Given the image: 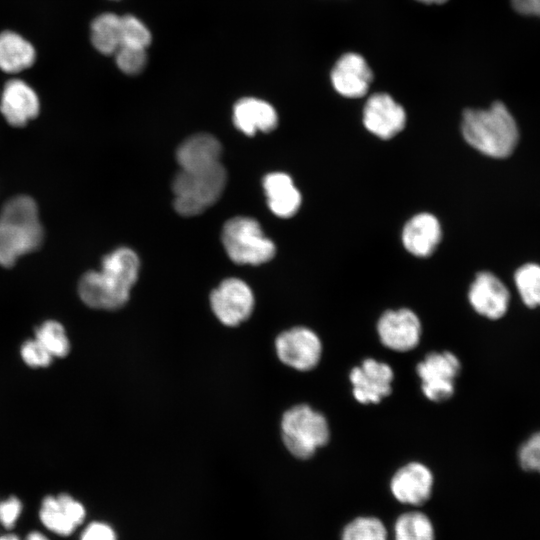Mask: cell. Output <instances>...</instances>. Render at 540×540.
Here are the masks:
<instances>
[{
  "instance_id": "10",
  "label": "cell",
  "mask_w": 540,
  "mask_h": 540,
  "mask_svg": "<svg viewBox=\"0 0 540 540\" xmlns=\"http://www.w3.org/2000/svg\"><path fill=\"white\" fill-rule=\"evenodd\" d=\"M377 331L384 346L405 352L418 345L421 324L417 315L407 308L389 310L379 318Z\"/></svg>"
},
{
  "instance_id": "27",
  "label": "cell",
  "mask_w": 540,
  "mask_h": 540,
  "mask_svg": "<svg viewBox=\"0 0 540 540\" xmlns=\"http://www.w3.org/2000/svg\"><path fill=\"white\" fill-rule=\"evenodd\" d=\"M38 340L53 357H65L70 343L64 327L57 321L48 320L35 331Z\"/></svg>"
},
{
  "instance_id": "31",
  "label": "cell",
  "mask_w": 540,
  "mask_h": 540,
  "mask_svg": "<svg viewBox=\"0 0 540 540\" xmlns=\"http://www.w3.org/2000/svg\"><path fill=\"white\" fill-rule=\"evenodd\" d=\"M519 462L524 470L540 473V432L535 433L521 446Z\"/></svg>"
},
{
  "instance_id": "6",
  "label": "cell",
  "mask_w": 540,
  "mask_h": 540,
  "mask_svg": "<svg viewBox=\"0 0 540 540\" xmlns=\"http://www.w3.org/2000/svg\"><path fill=\"white\" fill-rule=\"evenodd\" d=\"M222 243L229 258L237 264L260 265L271 260L276 251L259 223L250 217L228 220L223 226Z\"/></svg>"
},
{
  "instance_id": "18",
  "label": "cell",
  "mask_w": 540,
  "mask_h": 540,
  "mask_svg": "<svg viewBox=\"0 0 540 540\" xmlns=\"http://www.w3.org/2000/svg\"><path fill=\"white\" fill-rule=\"evenodd\" d=\"M442 231L438 219L430 213L413 216L404 226L402 243L414 256L428 257L441 241Z\"/></svg>"
},
{
  "instance_id": "5",
  "label": "cell",
  "mask_w": 540,
  "mask_h": 540,
  "mask_svg": "<svg viewBox=\"0 0 540 540\" xmlns=\"http://www.w3.org/2000/svg\"><path fill=\"white\" fill-rule=\"evenodd\" d=\"M281 434L287 450L295 457L307 459L329 440L326 418L306 404L288 409L282 416Z\"/></svg>"
},
{
  "instance_id": "22",
  "label": "cell",
  "mask_w": 540,
  "mask_h": 540,
  "mask_svg": "<svg viewBox=\"0 0 540 540\" xmlns=\"http://www.w3.org/2000/svg\"><path fill=\"white\" fill-rule=\"evenodd\" d=\"M34 47L22 36L12 31L0 33V69L17 73L33 65Z\"/></svg>"
},
{
  "instance_id": "14",
  "label": "cell",
  "mask_w": 540,
  "mask_h": 540,
  "mask_svg": "<svg viewBox=\"0 0 540 540\" xmlns=\"http://www.w3.org/2000/svg\"><path fill=\"white\" fill-rule=\"evenodd\" d=\"M468 298L477 313L489 319H498L507 311L510 294L500 279L484 271L476 275Z\"/></svg>"
},
{
  "instance_id": "35",
  "label": "cell",
  "mask_w": 540,
  "mask_h": 540,
  "mask_svg": "<svg viewBox=\"0 0 540 540\" xmlns=\"http://www.w3.org/2000/svg\"><path fill=\"white\" fill-rule=\"evenodd\" d=\"M0 540H20L18 536L9 534L0 537Z\"/></svg>"
},
{
  "instance_id": "11",
  "label": "cell",
  "mask_w": 540,
  "mask_h": 540,
  "mask_svg": "<svg viewBox=\"0 0 540 540\" xmlns=\"http://www.w3.org/2000/svg\"><path fill=\"white\" fill-rule=\"evenodd\" d=\"M392 368L375 359H365L350 373L355 399L362 404L378 403L391 393Z\"/></svg>"
},
{
  "instance_id": "1",
  "label": "cell",
  "mask_w": 540,
  "mask_h": 540,
  "mask_svg": "<svg viewBox=\"0 0 540 540\" xmlns=\"http://www.w3.org/2000/svg\"><path fill=\"white\" fill-rule=\"evenodd\" d=\"M140 262L129 248H118L106 255L99 271L86 272L79 281L82 301L94 309L114 310L124 306L136 283Z\"/></svg>"
},
{
  "instance_id": "26",
  "label": "cell",
  "mask_w": 540,
  "mask_h": 540,
  "mask_svg": "<svg viewBox=\"0 0 540 540\" xmlns=\"http://www.w3.org/2000/svg\"><path fill=\"white\" fill-rule=\"evenodd\" d=\"M517 290L530 308L540 306V265L527 263L517 269L514 275Z\"/></svg>"
},
{
  "instance_id": "2",
  "label": "cell",
  "mask_w": 540,
  "mask_h": 540,
  "mask_svg": "<svg viewBox=\"0 0 540 540\" xmlns=\"http://www.w3.org/2000/svg\"><path fill=\"white\" fill-rule=\"evenodd\" d=\"M461 131L470 146L493 158L509 156L519 137L513 116L501 102L493 103L488 109L465 110Z\"/></svg>"
},
{
  "instance_id": "4",
  "label": "cell",
  "mask_w": 540,
  "mask_h": 540,
  "mask_svg": "<svg viewBox=\"0 0 540 540\" xmlns=\"http://www.w3.org/2000/svg\"><path fill=\"white\" fill-rule=\"evenodd\" d=\"M226 180L221 162L200 169H181L172 183L175 210L182 216L202 213L219 199Z\"/></svg>"
},
{
  "instance_id": "3",
  "label": "cell",
  "mask_w": 540,
  "mask_h": 540,
  "mask_svg": "<svg viewBox=\"0 0 540 540\" xmlns=\"http://www.w3.org/2000/svg\"><path fill=\"white\" fill-rule=\"evenodd\" d=\"M42 240L35 201L28 196L8 200L0 212V265L11 267L20 256L37 249Z\"/></svg>"
},
{
  "instance_id": "19",
  "label": "cell",
  "mask_w": 540,
  "mask_h": 540,
  "mask_svg": "<svg viewBox=\"0 0 540 540\" xmlns=\"http://www.w3.org/2000/svg\"><path fill=\"white\" fill-rule=\"evenodd\" d=\"M235 126L246 135H253L257 131L270 132L278 123L275 109L267 102L247 97L240 99L233 109Z\"/></svg>"
},
{
  "instance_id": "13",
  "label": "cell",
  "mask_w": 540,
  "mask_h": 540,
  "mask_svg": "<svg viewBox=\"0 0 540 540\" xmlns=\"http://www.w3.org/2000/svg\"><path fill=\"white\" fill-rule=\"evenodd\" d=\"M433 481V474L427 466L411 462L396 471L390 481V490L397 501L417 506L430 498Z\"/></svg>"
},
{
  "instance_id": "23",
  "label": "cell",
  "mask_w": 540,
  "mask_h": 540,
  "mask_svg": "<svg viewBox=\"0 0 540 540\" xmlns=\"http://www.w3.org/2000/svg\"><path fill=\"white\" fill-rule=\"evenodd\" d=\"M91 41L102 54H115L121 44V16L104 13L91 24Z\"/></svg>"
},
{
  "instance_id": "16",
  "label": "cell",
  "mask_w": 540,
  "mask_h": 540,
  "mask_svg": "<svg viewBox=\"0 0 540 540\" xmlns=\"http://www.w3.org/2000/svg\"><path fill=\"white\" fill-rule=\"evenodd\" d=\"M40 519L52 532L68 536L82 524L86 511L84 506L68 494L47 496L41 505Z\"/></svg>"
},
{
  "instance_id": "21",
  "label": "cell",
  "mask_w": 540,
  "mask_h": 540,
  "mask_svg": "<svg viewBox=\"0 0 540 540\" xmlns=\"http://www.w3.org/2000/svg\"><path fill=\"white\" fill-rule=\"evenodd\" d=\"M263 187L268 206L276 216L288 218L298 211L301 194L288 174L273 172L266 175Z\"/></svg>"
},
{
  "instance_id": "28",
  "label": "cell",
  "mask_w": 540,
  "mask_h": 540,
  "mask_svg": "<svg viewBox=\"0 0 540 540\" xmlns=\"http://www.w3.org/2000/svg\"><path fill=\"white\" fill-rule=\"evenodd\" d=\"M151 42L147 27L132 15L121 16V46L146 49Z\"/></svg>"
},
{
  "instance_id": "15",
  "label": "cell",
  "mask_w": 540,
  "mask_h": 540,
  "mask_svg": "<svg viewBox=\"0 0 540 540\" xmlns=\"http://www.w3.org/2000/svg\"><path fill=\"white\" fill-rule=\"evenodd\" d=\"M372 79V70L366 60L356 53L342 55L331 71L334 89L348 98L364 96Z\"/></svg>"
},
{
  "instance_id": "24",
  "label": "cell",
  "mask_w": 540,
  "mask_h": 540,
  "mask_svg": "<svg viewBox=\"0 0 540 540\" xmlns=\"http://www.w3.org/2000/svg\"><path fill=\"white\" fill-rule=\"evenodd\" d=\"M395 540H435V530L430 518L420 511L401 514L394 524Z\"/></svg>"
},
{
  "instance_id": "9",
  "label": "cell",
  "mask_w": 540,
  "mask_h": 540,
  "mask_svg": "<svg viewBox=\"0 0 540 540\" xmlns=\"http://www.w3.org/2000/svg\"><path fill=\"white\" fill-rule=\"evenodd\" d=\"M279 360L296 370L313 369L319 362L322 344L317 334L306 327H294L280 333L275 340Z\"/></svg>"
},
{
  "instance_id": "7",
  "label": "cell",
  "mask_w": 540,
  "mask_h": 540,
  "mask_svg": "<svg viewBox=\"0 0 540 540\" xmlns=\"http://www.w3.org/2000/svg\"><path fill=\"white\" fill-rule=\"evenodd\" d=\"M254 305L251 288L238 278L223 280L210 294V306L214 315L228 327H235L246 321L251 316Z\"/></svg>"
},
{
  "instance_id": "8",
  "label": "cell",
  "mask_w": 540,
  "mask_h": 540,
  "mask_svg": "<svg viewBox=\"0 0 540 540\" xmlns=\"http://www.w3.org/2000/svg\"><path fill=\"white\" fill-rule=\"evenodd\" d=\"M424 395L431 401H444L454 393V381L460 371V362L451 352H433L417 366Z\"/></svg>"
},
{
  "instance_id": "33",
  "label": "cell",
  "mask_w": 540,
  "mask_h": 540,
  "mask_svg": "<svg viewBox=\"0 0 540 540\" xmlns=\"http://www.w3.org/2000/svg\"><path fill=\"white\" fill-rule=\"evenodd\" d=\"M80 540H117V535L110 525L92 522L85 528Z\"/></svg>"
},
{
  "instance_id": "17",
  "label": "cell",
  "mask_w": 540,
  "mask_h": 540,
  "mask_svg": "<svg viewBox=\"0 0 540 540\" xmlns=\"http://www.w3.org/2000/svg\"><path fill=\"white\" fill-rule=\"evenodd\" d=\"M40 103L35 91L24 81L12 79L3 89L0 110L6 121L15 127L24 126L35 118Z\"/></svg>"
},
{
  "instance_id": "25",
  "label": "cell",
  "mask_w": 540,
  "mask_h": 540,
  "mask_svg": "<svg viewBox=\"0 0 540 540\" xmlns=\"http://www.w3.org/2000/svg\"><path fill=\"white\" fill-rule=\"evenodd\" d=\"M341 540H388V532L379 518L359 516L346 524Z\"/></svg>"
},
{
  "instance_id": "30",
  "label": "cell",
  "mask_w": 540,
  "mask_h": 540,
  "mask_svg": "<svg viewBox=\"0 0 540 540\" xmlns=\"http://www.w3.org/2000/svg\"><path fill=\"white\" fill-rule=\"evenodd\" d=\"M20 353L23 361L33 368L47 367L53 360V356L36 339L24 342Z\"/></svg>"
},
{
  "instance_id": "34",
  "label": "cell",
  "mask_w": 540,
  "mask_h": 540,
  "mask_svg": "<svg viewBox=\"0 0 540 540\" xmlns=\"http://www.w3.org/2000/svg\"><path fill=\"white\" fill-rule=\"evenodd\" d=\"M511 2L519 13L540 16V0H511Z\"/></svg>"
},
{
  "instance_id": "29",
  "label": "cell",
  "mask_w": 540,
  "mask_h": 540,
  "mask_svg": "<svg viewBox=\"0 0 540 540\" xmlns=\"http://www.w3.org/2000/svg\"><path fill=\"white\" fill-rule=\"evenodd\" d=\"M115 55L118 67L126 74H137L146 64V52L143 48L121 46Z\"/></svg>"
},
{
  "instance_id": "12",
  "label": "cell",
  "mask_w": 540,
  "mask_h": 540,
  "mask_svg": "<svg viewBox=\"0 0 540 540\" xmlns=\"http://www.w3.org/2000/svg\"><path fill=\"white\" fill-rule=\"evenodd\" d=\"M406 114L403 107L386 93L369 97L363 110L365 128L381 139H390L405 126Z\"/></svg>"
},
{
  "instance_id": "36",
  "label": "cell",
  "mask_w": 540,
  "mask_h": 540,
  "mask_svg": "<svg viewBox=\"0 0 540 540\" xmlns=\"http://www.w3.org/2000/svg\"><path fill=\"white\" fill-rule=\"evenodd\" d=\"M417 1L427 3V4H441L447 0H417Z\"/></svg>"
},
{
  "instance_id": "20",
  "label": "cell",
  "mask_w": 540,
  "mask_h": 540,
  "mask_svg": "<svg viewBox=\"0 0 540 540\" xmlns=\"http://www.w3.org/2000/svg\"><path fill=\"white\" fill-rule=\"evenodd\" d=\"M221 152L217 138L200 133L189 137L178 147L176 159L182 170H194L219 163Z\"/></svg>"
},
{
  "instance_id": "32",
  "label": "cell",
  "mask_w": 540,
  "mask_h": 540,
  "mask_svg": "<svg viewBox=\"0 0 540 540\" xmlns=\"http://www.w3.org/2000/svg\"><path fill=\"white\" fill-rule=\"evenodd\" d=\"M22 511V503L16 497H10L0 502V522L7 528L14 527Z\"/></svg>"
}]
</instances>
